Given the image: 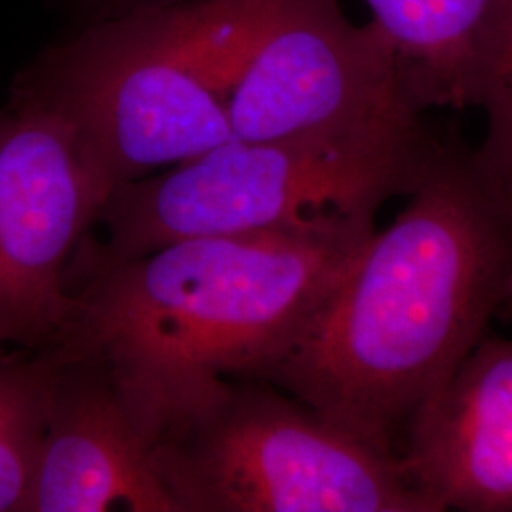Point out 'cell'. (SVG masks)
<instances>
[{
	"label": "cell",
	"mask_w": 512,
	"mask_h": 512,
	"mask_svg": "<svg viewBox=\"0 0 512 512\" xmlns=\"http://www.w3.org/2000/svg\"><path fill=\"white\" fill-rule=\"evenodd\" d=\"M511 285V192L476 150L439 143L397 219L366 239L256 380L399 456L414 416L484 338Z\"/></svg>",
	"instance_id": "1"
},
{
	"label": "cell",
	"mask_w": 512,
	"mask_h": 512,
	"mask_svg": "<svg viewBox=\"0 0 512 512\" xmlns=\"http://www.w3.org/2000/svg\"><path fill=\"white\" fill-rule=\"evenodd\" d=\"M374 230V217H334L71 264L57 344L103 357L150 446L222 380H256L283 357Z\"/></svg>",
	"instance_id": "2"
},
{
	"label": "cell",
	"mask_w": 512,
	"mask_h": 512,
	"mask_svg": "<svg viewBox=\"0 0 512 512\" xmlns=\"http://www.w3.org/2000/svg\"><path fill=\"white\" fill-rule=\"evenodd\" d=\"M439 141L425 129L353 139L239 141L175 171L120 184L71 264H116L184 239L238 236L334 217H374L408 196Z\"/></svg>",
	"instance_id": "3"
},
{
	"label": "cell",
	"mask_w": 512,
	"mask_h": 512,
	"mask_svg": "<svg viewBox=\"0 0 512 512\" xmlns=\"http://www.w3.org/2000/svg\"><path fill=\"white\" fill-rule=\"evenodd\" d=\"M150 456L179 512H439L399 456L262 380H222L165 421Z\"/></svg>",
	"instance_id": "4"
},
{
	"label": "cell",
	"mask_w": 512,
	"mask_h": 512,
	"mask_svg": "<svg viewBox=\"0 0 512 512\" xmlns=\"http://www.w3.org/2000/svg\"><path fill=\"white\" fill-rule=\"evenodd\" d=\"M12 95L71 128L109 196L234 139L200 48L196 4L145 10L50 48Z\"/></svg>",
	"instance_id": "5"
},
{
	"label": "cell",
	"mask_w": 512,
	"mask_h": 512,
	"mask_svg": "<svg viewBox=\"0 0 512 512\" xmlns=\"http://www.w3.org/2000/svg\"><path fill=\"white\" fill-rule=\"evenodd\" d=\"M226 110L239 141L353 139L423 129L384 35L372 21L353 25L338 0H268Z\"/></svg>",
	"instance_id": "6"
},
{
	"label": "cell",
	"mask_w": 512,
	"mask_h": 512,
	"mask_svg": "<svg viewBox=\"0 0 512 512\" xmlns=\"http://www.w3.org/2000/svg\"><path fill=\"white\" fill-rule=\"evenodd\" d=\"M107 198L71 128L12 95L0 109V346L57 344L69 266Z\"/></svg>",
	"instance_id": "7"
},
{
	"label": "cell",
	"mask_w": 512,
	"mask_h": 512,
	"mask_svg": "<svg viewBox=\"0 0 512 512\" xmlns=\"http://www.w3.org/2000/svg\"><path fill=\"white\" fill-rule=\"evenodd\" d=\"M46 351L48 418L23 512H179L103 357L65 342Z\"/></svg>",
	"instance_id": "8"
},
{
	"label": "cell",
	"mask_w": 512,
	"mask_h": 512,
	"mask_svg": "<svg viewBox=\"0 0 512 512\" xmlns=\"http://www.w3.org/2000/svg\"><path fill=\"white\" fill-rule=\"evenodd\" d=\"M401 459L439 512H512V338H482L410 423Z\"/></svg>",
	"instance_id": "9"
},
{
	"label": "cell",
	"mask_w": 512,
	"mask_h": 512,
	"mask_svg": "<svg viewBox=\"0 0 512 512\" xmlns=\"http://www.w3.org/2000/svg\"><path fill=\"white\" fill-rule=\"evenodd\" d=\"M414 107H476L486 50L511 0H365Z\"/></svg>",
	"instance_id": "10"
},
{
	"label": "cell",
	"mask_w": 512,
	"mask_h": 512,
	"mask_svg": "<svg viewBox=\"0 0 512 512\" xmlns=\"http://www.w3.org/2000/svg\"><path fill=\"white\" fill-rule=\"evenodd\" d=\"M46 349L0 346V512H23L48 418Z\"/></svg>",
	"instance_id": "11"
},
{
	"label": "cell",
	"mask_w": 512,
	"mask_h": 512,
	"mask_svg": "<svg viewBox=\"0 0 512 512\" xmlns=\"http://www.w3.org/2000/svg\"><path fill=\"white\" fill-rule=\"evenodd\" d=\"M476 107L488 120L484 143L476 152L512 194V0L484 55Z\"/></svg>",
	"instance_id": "12"
},
{
	"label": "cell",
	"mask_w": 512,
	"mask_h": 512,
	"mask_svg": "<svg viewBox=\"0 0 512 512\" xmlns=\"http://www.w3.org/2000/svg\"><path fill=\"white\" fill-rule=\"evenodd\" d=\"M503 310L507 311L509 315H512V285L511 291H509V296H507V300H505V304H503Z\"/></svg>",
	"instance_id": "13"
}]
</instances>
